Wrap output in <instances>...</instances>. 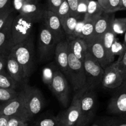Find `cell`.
I'll return each instance as SVG.
<instances>
[{
  "label": "cell",
  "instance_id": "4",
  "mask_svg": "<svg viewBox=\"0 0 126 126\" xmlns=\"http://www.w3.org/2000/svg\"><path fill=\"white\" fill-rule=\"evenodd\" d=\"M58 42L44 25L39 30L38 40V54L41 62H46L55 56Z\"/></svg>",
  "mask_w": 126,
  "mask_h": 126
},
{
  "label": "cell",
  "instance_id": "42",
  "mask_svg": "<svg viewBox=\"0 0 126 126\" xmlns=\"http://www.w3.org/2000/svg\"><path fill=\"white\" fill-rule=\"evenodd\" d=\"M68 3L71 11V16L76 17V9H77L78 3L79 0H66Z\"/></svg>",
  "mask_w": 126,
  "mask_h": 126
},
{
  "label": "cell",
  "instance_id": "52",
  "mask_svg": "<svg viewBox=\"0 0 126 126\" xmlns=\"http://www.w3.org/2000/svg\"><path fill=\"white\" fill-rule=\"evenodd\" d=\"M34 1H38V2H39V0H34Z\"/></svg>",
  "mask_w": 126,
  "mask_h": 126
},
{
  "label": "cell",
  "instance_id": "8",
  "mask_svg": "<svg viewBox=\"0 0 126 126\" xmlns=\"http://www.w3.org/2000/svg\"><path fill=\"white\" fill-rule=\"evenodd\" d=\"M64 107H68L70 101V88L63 73L58 69L52 81L48 87Z\"/></svg>",
  "mask_w": 126,
  "mask_h": 126
},
{
  "label": "cell",
  "instance_id": "15",
  "mask_svg": "<svg viewBox=\"0 0 126 126\" xmlns=\"http://www.w3.org/2000/svg\"><path fill=\"white\" fill-rule=\"evenodd\" d=\"M6 70L18 85H22L23 87L27 85L28 78L22 67L11 53L7 56Z\"/></svg>",
  "mask_w": 126,
  "mask_h": 126
},
{
  "label": "cell",
  "instance_id": "9",
  "mask_svg": "<svg viewBox=\"0 0 126 126\" xmlns=\"http://www.w3.org/2000/svg\"><path fill=\"white\" fill-rule=\"evenodd\" d=\"M22 89L25 94L26 107L29 120L39 114L44 106V98L41 91L37 88L28 84Z\"/></svg>",
  "mask_w": 126,
  "mask_h": 126
},
{
  "label": "cell",
  "instance_id": "34",
  "mask_svg": "<svg viewBox=\"0 0 126 126\" xmlns=\"http://www.w3.org/2000/svg\"><path fill=\"white\" fill-rule=\"evenodd\" d=\"M115 63L123 74L124 80H126V50L123 54L119 56L118 60L115 61Z\"/></svg>",
  "mask_w": 126,
  "mask_h": 126
},
{
  "label": "cell",
  "instance_id": "6",
  "mask_svg": "<svg viewBox=\"0 0 126 126\" xmlns=\"http://www.w3.org/2000/svg\"><path fill=\"white\" fill-rule=\"evenodd\" d=\"M83 65L86 76V87L88 90H94L102 84L104 69L89 51L84 59Z\"/></svg>",
  "mask_w": 126,
  "mask_h": 126
},
{
  "label": "cell",
  "instance_id": "46",
  "mask_svg": "<svg viewBox=\"0 0 126 126\" xmlns=\"http://www.w3.org/2000/svg\"><path fill=\"white\" fill-rule=\"evenodd\" d=\"M121 9L122 10L126 11V0H121Z\"/></svg>",
  "mask_w": 126,
  "mask_h": 126
},
{
  "label": "cell",
  "instance_id": "5",
  "mask_svg": "<svg viewBox=\"0 0 126 126\" xmlns=\"http://www.w3.org/2000/svg\"><path fill=\"white\" fill-rule=\"evenodd\" d=\"M1 115L9 117H15L26 122L30 121L26 107L25 94L23 89L20 91L17 97L0 105Z\"/></svg>",
  "mask_w": 126,
  "mask_h": 126
},
{
  "label": "cell",
  "instance_id": "28",
  "mask_svg": "<svg viewBox=\"0 0 126 126\" xmlns=\"http://www.w3.org/2000/svg\"><path fill=\"white\" fill-rule=\"evenodd\" d=\"M78 21L79 19L77 17L70 16L66 20L65 23H64V25H63V28L66 39L70 38L72 37Z\"/></svg>",
  "mask_w": 126,
  "mask_h": 126
},
{
  "label": "cell",
  "instance_id": "47",
  "mask_svg": "<svg viewBox=\"0 0 126 126\" xmlns=\"http://www.w3.org/2000/svg\"><path fill=\"white\" fill-rule=\"evenodd\" d=\"M123 44H124V46H125L126 49V30L124 33V42H123Z\"/></svg>",
  "mask_w": 126,
  "mask_h": 126
},
{
  "label": "cell",
  "instance_id": "36",
  "mask_svg": "<svg viewBox=\"0 0 126 126\" xmlns=\"http://www.w3.org/2000/svg\"><path fill=\"white\" fill-rule=\"evenodd\" d=\"M63 0H47V9L56 13Z\"/></svg>",
  "mask_w": 126,
  "mask_h": 126
},
{
  "label": "cell",
  "instance_id": "40",
  "mask_svg": "<svg viewBox=\"0 0 126 126\" xmlns=\"http://www.w3.org/2000/svg\"><path fill=\"white\" fill-rule=\"evenodd\" d=\"M12 7V0H0V16Z\"/></svg>",
  "mask_w": 126,
  "mask_h": 126
},
{
  "label": "cell",
  "instance_id": "10",
  "mask_svg": "<svg viewBox=\"0 0 126 126\" xmlns=\"http://www.w3.org/2000/svg\"><path fill=\"white\" fill-rule=\"evenodd\" d=\"M81 125L87 126L93 119L96 110V95L92 89H87L81 96Z\"/></svg>",
  "mask_w": 126,
  "mask_h": 126
},
{
  "label": "cell",
  "instance_id": "43",
  "mask_svg": "<svg viewBox=\"0 0 126 126\" xmlns=\"http://www.w3.org/2000/svg\"><path fill=\"white\" fill-rule=\"evenodd\" d=\"M7 56L0 54V72L6 70Z\"/></svg>",
  "mask_w": 126,
  "mask_h": 126
},
{
  "label": "cell",
  "instance_id": "17",
  "mask_svg": "<svg viewBox=\"0 0 126 126\" xmlns=\"http://www.w3.org/2000/svg\"><path fill=\"white\" fill-rule=\"evenodd\" d=\"M45 9L38 1L30 0L23 6L18 14L27 16L34 23H36L43 20Z\"/></svg>",
  "mask_w": 126,
  "mask_h": 126
},
{
  "label": "cell",
  "instance_id": "16",
  "mask_svg": "<svg viewBox=\"0 0 126 126\" xmlns=\"http://www.w3.org/2000/svg\"><path fill=\"white\" fill-rule=\"evenodd\" d=\"M69 44L67 39L63 40L57 44L55 51V63L65 75L68 67Z\"/></svg>",
  "mask_w": 126,
  "mask_h": 126
},
{
  "label": "cell",
  "instance_id": "19",
  "mask_svg": "<svg viewBox=\"0 0 126 126\" xmlns=\"http://www.w3.org/2000/svg\"><path fill=\"white\" fill-rule=\"evenodd\" d=\"M69 48L75 57L83 63L86 54L88 51V45L81 37L67 40Z\"/></svg>",
  "mask_w": 126,
  "mask_h": 126
},
{
  "label": "cell",
  "instance_id": "22",
  "mask_svg": "<svg viewBox=\"0 0 126 126\" xmlns=\"http://www.w3.org/2000/svg\"><path fill=\"white\" fill-rule=\"evenodd\" d=\"M104 13V10L98 1L90 0L87 11L84 19L86 21H91L95 22L96 20Z\"/></svg>",
  "mask_w": 126,
  "mask_h": 126
},
{
  "label": "cell",
  "instance_id": "24",
  "mask_svg": "<svg viewBox=\"0 0 126 126\" xmlns=\"http://www.w3.org/2000/svg\"><path fill=\"white\" fill-rule=\"evenodd\" d=\"M59 68L57 64H54L53 63H49L43 67L42 70V79L43 83L48 87L51 84L55 72Z\"/></svg>",
  "mask_w": 126,
  "mask_h": 126
},
{
  "label": "cell",
  "instance_id": "12",
  "mask_svg": "<svg viewBox=\"0 0 126 126\" xmlns=\"http://www.w3.org/2000/svg\"><path fill=\"white\" fill-rule=\"evenodd\" d=\"M125 81L123 74L115 62L109 64L104 69L102 85L106 88L116 89Z\"/></svg>",
  "mask_w": 126,
  "mask_h": 126
},
{
  "label": "cell",
  "instance_id": "51",
  "mask_svg": "<svg viewBox=\"0 0 126 126\" xmlns=\"http://www.w3.org/2000/svg\"><path fill=\"white\" fill-rule=\"evenodd\" d=\"M79 126V125H76V126Z\"/></svg>",
  "mask_w": 126,
  "mask_h": 126
},
{
  "label": "cell",
  "instance_id": "18",
  "mask_svg": "<svg viewBox=\"0 0 126 126\" xmlns=\"http://www.w3.org/2000/svg\"><path fill=\"white\" fill-rule=\"evenodd\" d=\"M88 51L103 69L110 64L102 38H95L88 46Z\"/></svg>",
  "mask_w": 126,
  "mask_h": 126
},
{
  "label": "cell",
  "instance_id": "3",
  "mask_svg": "<svg viewBox=\"0 0 126 126\" xmlns=\"http://www.w3.org/2000/svg\"><path fill=\"white\" fill-rule=\"evenodd\" d=\"M75 92L82 90L86 85V76L83 63L73 54L69 48L68 67L65 74Z\"/></svg>",
  "mask_w": 126,
  "mask_h": 126
},
{
  "label": "cell",
  "instance_id": "27",
  "mask_svg": "<svg viewBox=\"0 0 126 126\" xmlns=\"http://www.w3.org/2000/svg\"><path fill=\"white\" fill-rule=\"evenodd\" d=\"M101 126H126V121L121 117H104L98 121Z\"/></svg>",
  "mask_w": 126,
  "mask_h": 126
},
{
  "label": "cell",
  "instance_id": "48",
  "mask_svg": "<svg viewBox=\"0 0 126 126\" xmlns=\"http://www.w3.org/2000/svg\"><path fill=\"white\" fill-rule=\"evenodd\" d=\"M120 117H121V118H123V119L126 120V115H125V116H120Z\"/></svg>",
  "mask_w": 126,
  "mask_h": 126
},
{
  "label": "cell",
  "instance_id": "20",
  "mask_svg": "<svg viewBox=\"0 0 126 126\" xmlns=\"http://www.w3.org/2000/svg\"><path fill=\"white\" fill-rule=\"evenodd\" d=\"M114 17V14L104 12L96 20L94 24L95 38H102L103 35L110 29L111 23Z\"/></svg>",
  "mask_w": 126,
  "mask_h": 126
},
{
  "label": "cell",
  "instance_id": "33",
  "mask_svg": "<svg viewBox=\"0 0 126 126\" xmlns=\"http://www.w3.org/2000/svg\"><path fill=\"white\" fill-rule=\"evenodd\" d=\"M36 126H60L56 117H45L36 122Z\"/></svg>",
  "mask_w": 126,
  "mask_h": 126
},
{
  "label": "cell",
  "instance_id": "29",
  "mask_svg": "<svg viewBox=\"0 0 126 126\" xmlns=\"http://www.w3.org/2000/svg\"><path fill=\"white\" fill-rule=\"evenodd\" d=\"M56 14H57L59 18L60 19V22H61L63 26L66 20L68 19V18L71 16L70 7L66 0H63L62 1L61 5L58 9Z\"/></svg>",
  "mask_w": 126,
  "mask_h": 126
},
{
  "label": "cell",
  "instance_id": "23",
  "mask_svg": "<svg viewBox=\"0 0 126 126\" xmlns=\"http://www.w3.org/2000/svg\"><path fill=\"white\" fill-rule=\"evenodd\" d=\"M94 24V21H86V23L82 28L81 38H82L86 42L88 46L95 39Z\"/></svg>",
  "mask_w": 126,
  "mask_h": 126
},
{
  "label": "cell",
  "instance_id": "44",
  "mask_svg": "<svg viewBox=\"0 0 126 126\" xmlns=\"http://www.w3.org/2000/svg\"><path fill=\"white\" fill-rule=\"evenodd\" d=\"M9 118V117L7 116L1 115L0 116V126H7Z\"/></svg>",
  "mask_w": 126,
  "mask_h": 126
},
{
  "label": "cell",
  "instance_id": "37",
  "mask_svg": "<svg viewBox=\"0 0 126 126\" xmlns=\"http://www.w3.org/2000/svg\"><path fill=\"white\" fill-rule=\"evenodd\" d=\"M85 23H86V21H85L84 19L79 20L77 24H76V28H75V31H74L72 37L70 38H76V37H81L82 28H83V27ZM70 38H68V39H70Z\"/></svg>",
  "mask_w": 126,
  "mask_h": 126
},
{
  "label": "cell",
  "instance_id": "32",
  "mask_svg": "<svg viewBox=\"0 0 126 126\" xmlns=\"http://www.w3.org/2000/svg\"><path fill=\"white\" fill-rule=\"evenodd\" d=\"M90 0H79L77 9L76 12V17L79 20L84 19L87 11L89 2Z\"/></svg>",
  "mask_w": 126,
  "mask_h": 126
},
{
  "label": "cell",
  "instance_id": "1",
  "mask_svg": "<svg viewBox=\"0 0 126 126\" xmlns=\"http://www.w3.org/2000/svg\"><path fill=\"white\" fill-rule=\"evenodd\" d=\"M11 53L20 64L29 79L34 67V45L33 37L14 46Z\"/></svg>",
  "mask_w": 126,
  "mask_h": 126
},
{
  "label": "cell",
  "instance_id": "21",
  "mask_svg": "<svg viewBox=\"0 0 126 126\" xmlns=\"http://www.w3.org/2000/svg\"><path fill=\"white\" fill-rule=\"evenodd\" d=\"M116 35L114 34L110 29L108 30L102 37V41L103 43V46L105 49L106 54L107 55L108 61L110 64H111L114 62L115 56L112 53V46L114 44V42L117 39Z\"/></svg>",
  "mask_w": 126,
  "mask_h": 126
},
{
  "label": "cell",
  "instance_id": "50",
  "mask_svg": "<svg viewBox=\"0 0 126 126\" xmlns=\"http://www.w3.org/2000/svg\"><path fill=\"white\" fill-rule=\"evenodd\" d=\"M1 116V110H0V116Z\"/></svg>",
  "mask_w": 126,
  "mask_h": 126
},
{
  "label": "cell",
  "instance_id": "11",
  "mask_svg": "<svg viewBox=\"0 0 126 126\" xmlns=\"http://www.w3.org/2000/svg\"><path fill=\"white\" fill-rule=\"evenodd\" d=\"M107 110L112 114L123 116L126 115V80L116 88L108 103Z\"/></svg>",
  "mask_w": 126,
  "mask_h": 126
},
{
  "label": "cell",
  "instance_id": "45",
  "mask_svg": "<svg viewBox=\"0 0 126 126\" xmlns=\"http://www.w3.org/2000/svg\"><path fill=\"white\" fill-rule=\"evenodd\" d=\"M98 1V2H99L100 4L102 6V7H103V9L104 8L105 6L106 3H107V0H97Z\"/></svg>",
  "mask_w": 126,
  "mask_h": 126
},
{
  "label": "cell",
  "instance_id": "13",
  "mask_svg": "<svg viewBox=\"0 0 126 126\" xmlns=\"http://www.w3.org/2000/svg\"><path fill=\"white\" fill-rule=\"evenodd\" d=\"M42 21L46 28L52 33L58 43L66 38L62 24L56 13L46 9Z\"/></svg>",
  "mask_w": 126,
  "mask_h": 126
},
{
  "label": "cell",
  "instance_id": "2",
  "mask_svg": "<svg viewBox=\"0 0 126 126\" xmlns=\"http://www.w3.org/2000/svg\"><path fill=\"white\" fill-rule=\"evenodd\" d=\"M87 88L75 92L70 105L66 110L59 113L56 116L60 126H74L81 125V112L80 101L82 94Z\"/></svg>",
  "mask_w": 126,
  "mask_h": 126
},
{
  "label": "cell",
  "instance_id": "41",
  "mask_svg": "<svg viewBox=\"0 0 126 126\" xmlns=\"http://www.w3.org/2000/svg\"><path fill=\"white\" fill-rule=\"evenodd\" d=\"M14 11H15L12 7L10 9H9L8 11H7L6 12H5L4 13H3L2 15L0 16V30L4 26V25L6 24L7 20H8L9 17H10L11 14Z\"/></svg>",
  "mask_w": 126,
  "mask_h": 126
},
{
  "label": "cell",
  "instance_id": "25",
  "mask_svg": "<svg viewBox=\"0 0 126 126\" xmlns=\"http://www.w3.org/2000/svg\"><path fill=\"white\" fill-rule=\"evenodd\" d=\"M18 85L7 70H5L0 72V88L16 90Z\"/></svg>",
  "mask_w": 126,
  "mask_h": 126
},
{
  "label": "cell",
  "instance_id": "26",
  "mask_svg": "<svg viewBox=\"0 0 126 126\" xmlns=\"http://www.w3.org/2000/svg\"><path fill=\"white\" fill-rule=\"evenodd\" d=\"M110 30L116 35L124 34L126 30V17L122 18L114 17L111 23Z\"/></svg>",
  "mask_w": 126,
  "mask_h": 126
},
{
  "label": "cell",
  "instance_id": "7",
  "mask_svg": "<svg viewBox=\"0 0 126 126\" xmlns=\"http://www.w3.org/2000/svg\"><path fill=\"white\" fill-rule=\"evenodd\" d=\"M34 22L27 16L18 14L12 23V37L14 45L23 42L32 37Z\"/></svg>",
  "mask_w": 126,
  "mask_h": 126
},
{
  "label": "cell",
  "instance_id": "35",
  "mask_svg": "<svg viewBox=\"0 0 126 126\" xmlns=\"http://www.w3.org/2000/svg\"><path fill=\"white\" fill-rule=\"evenodd\" d=\"M126 50L125 46H124L123 43L119 42L118 40H116L112 46V53L114 56H121L124 53V52Z\"/></svg>",
  "mask_w": 126,
  "mask_h": 126
},
{
  "label": "cell",
  "instance_id": "39",
  "mask_svg": "<svg viewBox=\"0 0 126 126\" xmlns=\"http://www.w3.org/2000/svg\"><path fill=\"white\" fill-rule=\"evenodd\" d=\"M30 0H12V7L15 11L19 12L25 4Z\"/></svg>",
  "mask_w": 126,
  "mask_h": 126
},
{
  "label": "cell",
  "instance_id": "31",
  "mask_svg": "<svg viewBox=\"0 0 126 126\" xmlns=\"http://www.w3.org/2000/svg\"><path fill=\"white\" fill-rule=\"evenodd\" d=\"M20 91L0 88V102L5 103L17 97Z\"/></svg>",
  "mask_w": 126,
  "mask_h": 126
},
{
  "label": "cell",
  "instance_id": "30",
  "mask_svg": "<svg viewBox=\"0 0 126 126\" xmlns=\"http://www.w3.org/2000/svg\"><path fill=\"white\" fill-rule=\"evenodd\" d=\"M104 12L108 14H114L119 11H122L121 0H107L105 6Z\"/></svg>",
  "mask_w": 126,
  "mask_h": 126
},
{
  "label": "cell",
  "instance_id": "14",
  "mask_svg": "<svg viewBox=\"0 0 126 126\" xmlns=\"http://www.w3.org/2000/svg\"><path fill=\"white\" fill-rule=\"evenodd\" d=\"M15 16L14 11L4 26L0 30V54L8 56L14 46L12 37V23Z\"/></svg>",
  "mask_w": 126,
  "mask_h": 126
},
{
  "label": "cell",
  "instance_id": "49",
  "mask_svg": "<svg viewBox=\"0 0 126 126\" xmlns=\"http://www.w3.org/2000/svg\"><path fill=\"white\" fill-rule=\"evenodd\" d=\"M91 126H100V125L97 124H92Z\"/></svg>",
  "mask_w": 126,
  "mask_h": 126
},
{
  "label": "cell",
  "instance_id": "38",
  "mask_svg": "<svg viewBox=\"0 0 126 126\" xmlns=\"http://www.w3.org/2000/svg\"><path fill=\"white\" fill-rule=\"evenodd\" d=\"M7 126H28V122L17 117H11L9 118Z\"/></svg>",
  "mask_w": 126,
  "mask_h": 126
}]
</instances>
